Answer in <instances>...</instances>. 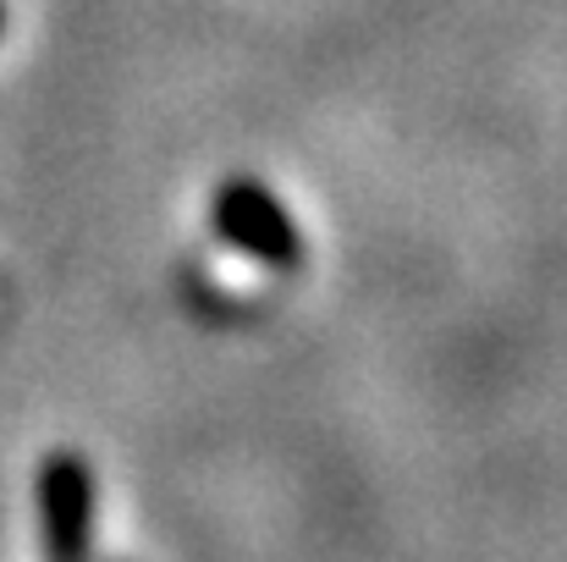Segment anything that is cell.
<instances>
[{
  "label": "cell",
  "mask_w": 567,
  "mask_h": 562,
  "mask_svg": "<svg viewBox=\"0 0 567 562\" xmlns=\"http://www.w3.org/2000/svg\"><path fill=\"white\" fill-rule=\"evenodd\" d=\"M215 232L270 270L303 265V232L259 177H231L215 193Z\"/></svg>",
  "instance_id": "6da1fadb"
},
{
  "label": "cell",
  "mask_w": 567,
  "mask_h": 562,
  "mask_svg": "<svg viewBox=\"0 0 567 562\" xmlns=\"http://www.w3.org/2000/svg\"><path fill=\"white\" fill-rule=\"evenodd\" d=\"M39 541L44 562H89L94 546V474L83 452H50L39 463Z\"/></svg>",
  "instance_id": "7a4b0ae2"
},
{
  "label": "cell",
  "mask_w": 567,
  "mask_h": 562,
  "mask_svg": "<svg viewBox=\"0 0 567 562\" xmlns=\"http://www.w3.org/2000/svg\"><path fill=\"white\" fill-rule=\"evenodd\" d=\"M0 33H6V6H0Z\"/></svg>",
  "instance_id": "3957f363"
}]
</instances>
